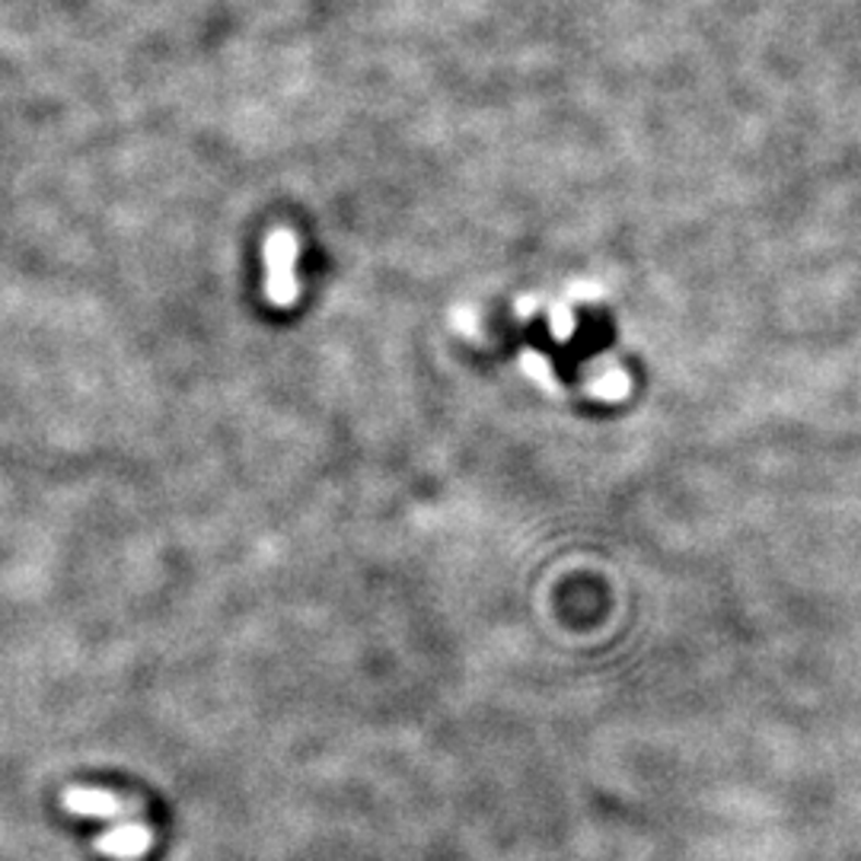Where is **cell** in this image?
<instances>
[{
  "mask_svg": "<svg viewBox=\"0 0 861 861\" xmlns=\"http://www.w3.org/2000/svg\"><path fill=\"white\" fill-rule=\"evenodd\" d=\"M298 233L288 226H278L265 240V300L278 310H288L298 303Z\"/></svg>",
  "mask_w": 861,
  "mask_h": 861,
  "instance_id": "obj_1",
  "label": "cell"
},
{
  "mask_svg": "<svg viewBox=\"0 0 861 861\" xmlns=\"http://www.w3.org/2000/svg\"><path fill=\"white\" fill-rule=\"evenodd\" d=\"M65 811H71L77 817H100V821L138 814V807L131 801L118 798L113 791H100V788H68L65 791Z\"/></svg>",
  "mask_w": 861,
  "mask_h": 861,
  "instance_id": "obj_2",
  "label": "cell"
},
{
  "mask_svg": "<svg viewBox=\"0 0 861 861\" xmlns=\"http://www.w3.org/2000/svg\"><path fill=\"white\" fill-rule=\"evenodd\" d=\"M150 842H153V833H150L148 826L121 824L109 829L106 836H100V839H96V849H100L103 856H109V859L125 861L144 856L150 849Z\"/></svg>",
  "mask_w": 861,
  "mask_h": 861,
  "instance_id": "obj_3",
  "label": "cell"
},
{
  "mask_svg": "<svg viewBox=\"0 0 861 861\" xmlns=\"http://www.w3.org/2000/svg\"><path fill=\"white\" fill-rule=\"evenodd\" d=\"M549 316H552V336L556 338H568L574 333V316L565 303H556Z\"/></svg>",
  "mask_w": 861,
  "mask_h": 861,
  "instance_id": "obj_4",
  "label": "cell"
}]
</instances>
